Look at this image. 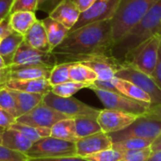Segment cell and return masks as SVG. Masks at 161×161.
I'll return each mask as SVG.
<instances>
[{
    "mask_svg": "<svg viewBox=\"0 0 161 161\" xmlns=\"http://www.w3.org/2000/svg\"><path fill=\"white\" fill-rule=\"evenodd\" d=\"M113 45L111 23L102 21L70 30L52 53L58 63L82 62L94 56L111 54Z\"/></svg>",
    "mask_w": 161,
    "mask_h": 161,
    "instance_id": "cell-1",
    "label": "cell"
},
{
    "mask_svg": "<svg viewBox=\"0 0 161 161\" xmlns=\"http://www.w3.org/2000/svg\"><path fill=\"white\" fill-rule=\"evenodd\" d=\"M155 36H161V0H158L146 12L121 41L113 45L111 54L117 59L124 61L131 50Z\"/></svg>",
    "mask_w": 161,
    "mask_h": 161,
    "instance_id": "cell-2",
    "label": "cell"
},
{
    "mask_svg": "<svg viewBox=\"0 0 161 161\" xmlns=\"http://www.w3.org/2000/svg\"><path fill=\"white\" fill-rule=\"evenodd\" d=\"M158 0H121L110 20L114 44L121 41Z\"/></svg>",
    "mask_w": 161,
    "mask_h": 161,
    "instance_id": "cell-3",
    "label": "cell"
},
{
    "mask_svg": "<svg viewBox=\"0 0 161 161\" xmlns=\"http://www.w3.org/2000/svg\"><path fill=\"white\" fill-rule=\"evenodd\" d=\"M160 44L161 36L152 37L131 50L124 61L151 75L158 62Z\"/></svg>",
    "mask_w": 161,
    "mask_h": 161,
    "instance_id": "cell-4",
    "label": "cell"
},
{
    "mask_svg": "<svg viewBox=\"0 0 161 161\" xmlns=\"http://www.w3.org/2000/svg\"><path fill=\"white\" fill-rule=\"evenodd\" d=\"M42 101L53 109L71 119H75L78 117L97 118L100 112V109L92 108L74 97H60L52 92L46 93L43 96Z\"/></svg>",
    "mask_w": 161,
    "mask_h": 161,
    "instance_id": "cell-5",
    "label": "cell"
},
{
    "mask_svg": "<svg viewBox=\"0 0 161 161\" xmlns=\"http://www.w3.org/2000/svg\"><path fill=\"white\" fill-rule=\"evenodd\" d=\"M25 155L29 159L75 157V143L50 136L35 142Z\"/></svg>",
    "mask_w": 161,
    "mask_h": 161,
    "instance_id": "cell-6",
    "label": "cell"
},
{
    "mask_svg": "<svg viewBox=\"0 0 161 161\" xmlns=\"http://www.w3.org/2000/svg\"><path fill=\"white\" fill-rule=\"evenodd\" d=\"M161 133V121L146 115L138 117L126 128L108 134L112 143L126 139H145L154 141Z\"/></svg>",
    "mask_w": 161,
    "mask_h": 161,
    "instance_id": "cell-7",
    "label": "cell"
},
{
    "mask_svg": "<svg viewBox=\"0 0 161 161\" xmlns=\"http://www.w3.org/2000/svg\"><path fill=\"white\" fill-rule=\"evenodd\" d=\"M94 92L96 96L104 105L105 108L122 111L125 113L134 114L137 116H142L146 113V110L150 107L149 104L142 103L133 100L120 92H110L101 89H91Z\"/></svg>",
    "mask_w": 161,
    "mask_h": 161,
    "instance_id": "cell-8",
    "label": "cell"
},
{
    "mask_svg": "<svg viewBox=\"0 0 161 161\" xmlns=\"http://www.w3.org/2000/svg\"><path fill=\"white\" fill-rule=\"evenodd\" d=\"M115 77L127 80L146 92L151 98V106L161 104V90L151 75L140 71L129 63L123 61Z\"/></svg>",
    "mask_w": 161,
    "mask_h": 161,
    "instance_id": "cell-9",
    "label": "cell"
},
{
    "mask_svg": "<svg viewBox=\"0 0 161 161\" xmlns=\"http://www.w3.org/2000/svg\"><path fill=\"white\" fill-rule=\"evenodd\" d=\"M67 118V116L53 109L42 101L29 112L18 117L16 119V123L37 127L51 128L58 122Z\"/></svg>",
    "mask_w": 161,
    "mask_h": 161,
    "instance_id": "cell-10",
    "label": "cell"
},
{
    "mask_svg": "<svg viewBox=\"0 0 161 161\" xmlns=\"http://www.w3.org/2000/svg\"><path fill=\"white\" fill-rule=\"evenodd\" d=\"M120 2L121 0H95L88 9L81 12L77 23L71 30L96 22L110 21L118 8Z\"/></svg>",
    "mask_w": 161,
    "mask_h": 161,
    "instance_id": "cell-11",
    "label": "cell"
},
{
    "mask_svg": "<svg viewBox=\"0 0 161 161\" xmlns=\"http://www.w3.org/2000/svg\"><path fill=\"white\" fill-rule=\"evenodd\" d=\"M56 64L58 62L53 53L37 50L25 42L18 47L11 62V65H41L48 67H54Z\"/></svg>",
    "mask_w": 161,
    "mask_h": 161,
    "instance_id": "cell-12",
    "label": "cell"
},
{
    "mask_svg": "<svg viewBox=\"0 0 161 161\" xmlns=\"http://www.w3.org/2000/svg\"><path fill=\"white\" fill-rule=\"evenodd\" d=\"M138 117L140 116L104 108L100 110L97 116V122L101 127L102 132L106 134H110L126 128Z\"/></svg>",
    "mask_w": 161,
    "mask_h": 161,
    "instance_id": "cell-13",
    "label": "cell"
},
{
    "mask_svg": "<svg viewBox=\"0 0 161 161\" xmlns=\"http://www.w3.org/2000/svg\"><path fill=\"white\" fill-rule=\"evenodd\" d=\"M81 63L90 67L97 75V80L108 81L115 77L123 61L117 59L111 54H103L88 58Z\"/></svg>",
    "mask_w": 161,
    "mask_h": 161,
    "instance_id": "cell-14",
    "label": "cell"
},
{
    "mask_svg": "<svg viewBox=\"0 0 161 161\" xmlns=\"http://www.w3.org/2000/svg\"><path fill=\"white\" fill-rule=\"evenodd\" d=\"M75 156L87 158L98 152L112 148V141L108 134L98 132L93 135L78 139L75 142Z\"/></svg>",
    "mask_w": 161,
    "mask_h": 161,
    "instance_id": "cell-15",
    "label": "cell"
},
{
    "mask_svg": "<svg viewBox=\"0 0 161 161\" xmlns=\"http://www.w3.org/2000/svg\"><path fill=\"white\" fill-rule=\"evenodd\" d=\"M81 11L74 0H61L49 13V17L62 24L70 31L77 23Z\"/></svg>",
    "mask_w": 161,
    "mask_h": 161,
    "instance_id": "cell-16",
    "label": "cell"
},
{
    "mask_svg": "<svg viewBox=\"0 0 161 161\" xmlns=\"http://www.w3.org/2000/svg\"><path fill=\"white\" fill-rule=\"evenodd\" d=\"M10 79H48L53 67L41 65H10Z\"/></svg>",
    "mask_w": 161,
    "mask_h": 161,
    "instance_id": "cell-17",
    "label": "cell"
},
{
    "mask_svg": "<svg viewBox=\"0 0 161 161\" xmlns=\"http://www.w3.org/2000/svg\"><path fill=\"white\" fill-rule=\"evenodd\" d=\"M24 42L37 50L52 53L46 30L40 20H37L24 35Z\"/></svg>",
    "mask_w": 161,
    "mask_h": 161,
    "instance_id": "cell-18",
    "label": "cell"
},
{
    "mask_svg": "<svg viewBox=\"0 0 161 161\" xmlns=\"http://www.w3.org/2000/svg\"><path fill=\"white\" fill-rule=\"evenodd\" d=\"M9 90L28 92L39 93L45 95L52 91V86L48 79H27V80H16L10 79L7 85Z\"/></svg>",
    "mask_w": 161,
    "mask_h": 161,
    "instance_id": "cell-19",
    "label": "cell"
},
{
    "mask_svg": "<svg viewBox=\"0 0 161 161\" xmlns=\"http://www.w3.org/2000/svg\"><path fill=\"white\" fill-rule=\"evenodd\" d=\"M111 84L113 85L115 92H120L133 100L142 102V103H145V104H149L151 106V98L150 96L144 92L142 90H141L139 87H137L136 85H134L133 83L125 80V79H121L118 77H114L110 80Z\"/></svg>",
    "mask_w": 161,
    "mask_h": 161,
    "instance_id": "cell-20",
    "label": "cell"
},
{
    "mask_svg": "<svg viewBox=\"0 0 161 161\" xmlns=\"http://www.w3.org/2000/svg\"><path fill=\"white\" fill-rule=\"evenodd\" d=\"M23 42L24 36L14 31L0 39V56L3 58L7 66L11 65L12 58Z\"/></svg>",
    "mask_w": 161,
    "mask_h": 161,
    "instance_id": "cell-21",
    "label": "cell"
},
{
    "mask_svg": "<svg viewBox=\"0 0 161 161\" xmlns=\"http://www.w3.org/2000/svg\"><path fill=\"white\" fill-rule=\"evenodd\" d=\"M2 145L25 154L33 145V142L26 139L24 135H22L20 132L12 129V128H8L5 129L2 135Z\"/></svg>",
    "mask_w": 161,
    "mask_h": 161,
    "instance_id": "cell-22",
    "label": "cell"
},
{
    "mask_svg": "<svg viewBox=\"0 0 161 161\" xmlns=\"http://www.w3.org/2000/svg\"><path fill=\"white\" fill-rule=\"evenodd\" d=\"M42 23L46 30L48 42L52 51L54 48H56L63 42V40L66 38L69 32V29L65 27L62 24L52 19L49 16L42 20Z\"/></svg>",
    "mask_w": 161,
    "mask_h": 161,
    "instance_id": "cell-23",
    "label": "cell"
},
{
    "mask_svg": "<svg viewBox=\"0 0 161 161\" xmlns=\"http://www.w3.org/2000/svg\"><path fill=\"white\" fill-rule=\"evenodd\" d=\"M10 92L16 100L17 118L33 109L36 106H38L42 101L44 96L39 93H28V92L14 91V90H10Z\"/></svg>",
    "mask_w": 161,
    "mask_h": 161,
    "instance_id": "cell-24",
    "label": "cell"
},
{
    "mask_svg": "<svg viewBox=\"0 0 161 161\" xmlns=\"http://www.w3.org/2000/svg\"><path fill=\"white\" fill-rule=\"evenodd\" d=\"M37 20L35 12L31 11H16L9 14V25L12 31L23 36Z\"/></svg>",
    "mask_w": 161,
    "mask_h": 161,
    "instance_id": "cell-25",
    "label": "cell"
},
{
    "mask_svg": "<svg viewBox=\"0 0 161 161\" xmlns=\"http://www.w3.org/2000/svg\"><path fill=\"white\" fill-rule=\"evenodd\" d=\"M51 137L75 142L78 138L75 133V119L67 118L63 119L57 124H55L51 128Z\"/></svg>",
    "mask_w": 161,
    "mask_h": 161,
    "instance_id": "cell-26",
    "label": "cell"
},
{
    "mask_svg": "<svg viewBox=\"0 0 161 161\" xmlns=\"http://www.w3.org/2000/svg\"><path fill=\"white\" fill-rule=\"evenodd\" d=\"M70 80L91 86L97 80L96 74L81 62H73L70 68Z\"/></svg>",
    "mask_w": 161,
    "mask_h": 161,
    "instance_id": "cell-27",
    "label": "cell"
},
{
    "mask_svg": "<svg viewBox=\"0 0 161 161\" xmlns=\"http://www.w3.org/2000/svg\"><path fill=\"white\" fill-rule=\"evenodd\" d=\"M75 133L78 139L101 132V127L95 117H78L75 119Z\"/></svg>",
    "mask_w": 161,
    "mask_h": 161,
    "instance_id": "cell-28",
    "label": "cell"
},
{
    "mask_svg": "<svg viewBox=\"0 0 161 161\" xmlns=\"http://www.w3.org/2000/svg\"><path fill=\"white\" fill-rule=\"evenodd\" d=\"M9 128H12L20 132L22 135H24L26 139L31 141L33 143L42 138L51 136V130L50 128L47 127H37V126H31V125L15 123Z\"/></svg>",
    "mask_w": 161,
    "mask_h": 161,
    "instance_id": "cell-29",
    "label": "cell"
},
{
    "mask_svg": "<svg viewBox=\"0 0 161 161\" xmlns=\"http://www.w3.org/2000/svg\"><path fill=\"white\" fill-rule=\"evenodd\" d=\"M152 142L153 141L145 139H126L124 141L113 142L112 148L121 153H125L148 148L151 146Z\"/></svg>",
    "mask_w": 161,
    "mask_h": 161,
    "instance_id": "cell-30",
    "label": "cell"
},
{
    "mask_svg": "<svg viewBox=\"0 0 161 161\" xmlns=\"http://www.w3.org/2000/svg\"><path fill=\"white\" fill-rule=\"evenodd\" d=\"M73 62H63V63H58L56 64L50 74V76L48 78L49 83L51 86L59 85L70 80V68Z\"/></svg>",
    "mask_w": 161,
    "mask_h": 161,
    "instance_id": "cell-31",
    "label": "cell"
},
{
    "mask_svg": "<svg viewBox=\"0 0 161 161\" xmlns=\"http://www.w3.org/2000/svg\"><path fill=\"white\" fill-rule=\"evenodd\" d=\"M89 87H90L89 85L84 84V83L68 81L59 85L53 86L51 92L60 97H72V95L76 93L78 91L85 89V88H89Z\"/></svg>",
    "mask_w": 161,
    "mask_h": 161,
    "instance_id": "cell-32",
    "label": "cell"
},
{
    "mask_svg": "<svg viewBox=\"0 0 161 161\" xmlns=\"http://www.w3.org/2000/svg\"><path fill=\"white\" fill-rule=\"evenodd\" d=\"M0 108L8 111L17 119V104L10 90L4 88L0 90Z\"/></svg>",
    "mask_w": 161,
    "mask_h": 161,
    "instance_id": "cell-33",
    "label": "cell"
},
{
    "mask_svg": "<svg viewBox=\"0 0 161 161\" xmlns=\"http://www.w3.org/2000/svg\"><path fill=\"white\" fill-rule=\"evenodd\" d=\"M122 158H123V153L113 148H109L98 152L96 154L91 155L85 158V159L87 161H120Z\"/></svg>",
    "mask_w": 161,
    "mask_h": 161,
    "instance_id": "cell-34",
    "label": "cell"
},
{
    "mask_svg": "<svg viewBox=\"0 0 161 161\" xmlns=\"http://www.w3.org/2000/svg\"><path fill=\"white\" fill-rule=\"evenodd\" d=\"M25 154L11 150L0 144V161H28Z\"/></svg>",
    "mask_w": 161,
    "mask_h": 161,
    "instance_id": "cell-35",
    "label": "cell"
},
{
    "mask_svg": "<svg viewBox=\"0 0 161 161\" xmlns=\"http://www.w3.org/2000/svg\"><path fill=\"white\" fill-rule=\"evenodd\" d=\"M38 7V0H13L10 13L16 11H31L35 12Z\"/></svg>",
    "mask_w": 161,
    "mask_h": 161,
    "instance_id": "cell-36",
    "label": "cell"
},
{
    "mask_svg": "<svg viewBox=\"0 0 161 161\" xmlns=\"http://www.w3.org/2000/svg\"><path fill=\"white\" fill-rule=\"evenodd\" d=\"M152 154L151 148H145L138 151L123 153V158L120 161H147Z\"/></svg>",
    "mask_w": 161,
    "mask_h": 161,
    "instance_id": "cell-37",
    "label": "cell"
},
{
    "mask_svg": "<svg viewBox=\"0 0 161 161\" xmlns=\"http://www.w3.org/2000/svg\"><path fill=\"white\" fill-rule=\"evenodd\" d=\"M16 123V118L8 111L0 108V126L4 129L9 128L13 124Z\"/></svg>",
    "mask_w": 161,
    "mask_h": 161,
    "instance_id": "cell-38",
    "label": "cell"
},
{
    "mask_svg": "<svg viewBox=\"0 0 161 161\" xmlns=\"http://www.w3.org/2000/svg\"><path fill=\"white\" fill-rule=\"evenodd\" d=\"M60 1L61 0H38L37 9H41L44 11L46 10L48 13H50Z\"/></svg>",
    "mask_w": 161,
    "mask_h": 161,
    "instance_id": "cell-39",
    "label": "cell"
},
{
    "mask_svg": "<svg viewBox=\"0 0 161 161\" xmlns=\"http://www.w3.org/2000/svg\"><path fill=\"white\" fill-rule=\"evenodd\" d=\"M152 78L156 82V84L158 86V88L161 90V44L158 51V62L157 65L151 75Z\"/></svg>",
    "mask_w": 161,
    "mask_h": 161,
    "instance_id": "cell-40",
    "label": "cell"
},
{
    "mask_svg": "<svg viewBox=\"0 0 161 161\" xmlns=\"http://www.w3.org/2000/svg\"><path fill=\"white\" fill-rule=\"evenodd\" d=\"M13 0H0V22L9 16Z\"/></svg>",
    "mask_w": 161,
    "mask_h": 161,
    "instance_id": "cell-41",
    "label": "cell"
},
{
    "mask_svg": "<svg viewBox=\"0 0 161 161\" xmlns=\"http://www.w3.org/2000/svg\"><path fill=\"white\" fill-rule=\"evenodd\" d=\"M10 80V67L6 66L0 69V90L7 88L8 81Z\"/></svg>",
    "mask_w": 161,
    "mask_h": 161,
    "instance_id": "cell-42",
    "label": "cell"
},
{
    "mask_svg": "<svg viewBox=\"0 0 161 161\" xmlns=\"http://www.w3.org/2000/svg\"><path fill=\"white\" fill-rule=\"evenodd\" d=\"M152 119H156L161 121V104L155 105V106H150L148 109L146 110V113L144 114Z\"/></svg>",
    "mask_w": 161,
    "mask_h": 161,
    "instance_id": "cell-43",
    "label": "cell"
},
{
    "mask_svg": "<svg viewBox=\"0 0 161 161\" xmlns=\"http://www.w3.org/2000/svg\"><path fill=\"white\" fill-rule=\"evenodd\" d=\"M29 161H87L79 157H60V158H33Z\"/></svg>",
    "mask_w": 161,
    "mask_h": 161,
    "instance_id": "cell-44",
    "label": "cell"
},
{
    "mask_svg": "<svg viewBox=\"0 0 161 161\" xmlns=\"http://www.w3.org/2000/svg\"><path fill=\"white\" fill-rule=\"evenodd\" d=\"M11 31L12 29L9 25V16H8L7 18H5L0 22V39L8 35Z\"/></svg>",
    "mask_w": 161,
    "mask_h": 161,
    "instance_id": "cell-45",
    "label": "cell"
},
{
    "mask_svg": "<svg viewBox=\"0 0 161 161\" xmlns=\"http://www.w3.org/2000/svg\"><path fill=\"white\" fill-rule=\"evenodd\" d=\"M74 1L77 5V7L80 9V11L83 12L86 9H88L94 3L95 0H74Z\"/></svg>",
    "mask_w": 161,
    "mask_h": 161,
    "instance_id": "cell-46",
    "label": "cell"
},
{
    "mask_svg": "<svg viewBox=\"0 0 161 161\" xmlns=\"http://www.w3.org/2000/svg\"><path fill=\"white\" fill-rule=\"evenodd\" d=\"M151 151L152 153H155V152H158V151H161V133L153 141L151 146Z\"/></svg>",
    "mask_w": 161,
    "mask_h": 161,
    "instance_id": "cell-47",
    "label": "cell"
},
{
    "mask_svg": "<svg viewBox=\"0 0 161 161\" xmlns=\"http://www.w3.org/2000/svg\"><path fill=\"white\" fill-rule=\"evenodd\" d=\"M147 161H161V151L152 153Z\"/></svg>",
    "mask_w": 161,
    "mask_h": 161,
    "instance_id": "cell-48",
    "label": "cell"
},
{
    "mask_svg": "<svg viewBox=\"0 0 161 161\" xmlns=\"http://www.w3.org/2000/svg\"><path fill=\"white\" fill-rule=\"evenodd\" d=\"M7 65H6V63H5V61H4V59H3V58L0 56V69L1 68H4V67H6Z\"/></svg>",
    "mask_w": 161,
    "mask_h": 161,
    "instance_id": "cell-49",
    "label": "cell"
},
{
    "mask_svg": "<svg viewBox=\"0 0 161 161\" xmlns=\"http://www.w3.org/2000/svg\"><path fill=\"white\" fill-rule=\"evenodd\" d=\"M4 128L0 126V144H2V135H3V132H4Z\"/></svg>",
    "mask_w": 161,
    "mask_h": 161,
    "instance_id": "cell-50",
    "label": "cell"
},
{
    "mask_svg": "<svg viewBox=\"0 0 161 161\" xmlns=\"http://www.w3.org/2000/svg\"><path fill=\"white\" fill-rule=\"evenodd\" d=\"M28 161H29V160H28Z\"/></svg>",
    "mask_w": 161,
    "mask_h": 161,
    "instance_id": "cell-51",
    "label": "cell"
}]
</instances>
